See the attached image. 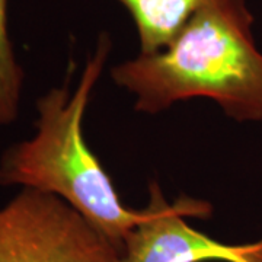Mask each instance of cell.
<instances>
[{
    "mask_svg": "<svg viewBox=\"0 0 262 262\" xmlns=\"http://www.w3.org/2000/svg\"><path fill=\"white\" fill-rule=\"evenodd\" d=\"M246 0H215L168 46L114 66L111 77L134 95V108L159 114L173 103L213 99L236 121L262 122V53Z\"/></svg>",
    "mask_w": 262,
    "mask_h": 262,
    "instance_id": "6da1fadb",
    "label": "cell"
},
{
    "mask_svg": "<svg viewBox=\"0 0 262 262\" xmlns=\"http://www.w3.org/2000/svg\"><path fill=\"white\" fill-rule=\"evenodd\" d=\"M128 10L139 35L140 54L165 48L198 10L215 0H117Z\"/></svg>",
    "mask_w": 262,
    "mask_h": 262,
    "instance_id": "5b68a950",
    "label": "cell"
},
{
    "mask_svg": "<svg viewBox=\"0 0 262 262\" xmlns=\"http://www.w3.org/2000/svg\"><path fill=\"white\" fill-rule=\"evenodd\" d=\"M150 213L124 242L122 262H262V239L253 244L219 242L187 223L208 219L213 206L204 200L179 196L168 203L158 182L149 185Z\"/></svg>",
    "mask_w": 262,
    "mask_h": 262,
    "instance_id": "277c9868",
    "label": "cell"
},
{
    "mask_svg": "<svg viewBox=\"0 0 262 262\" xmlns=\"http://www.w3.org/2000/svg\"><path fill=\"white\" fill-rule=\"evenodd\" d=\"M110 51V35L102 34L75 89L66 82L38 99L35 134L3 153L0 185H19L60 196L122 255L125 239L147 219L150 210H133L122 204L83 136L84 111Z\"/></svg>",
    "mask_w": 262,
    "mask_h": 262,
    "instance_id": "7a4b0ae2",
    "label": "cell"
},
{
    "mask_svg": "<svg viewBox=\"0 0 262 262\" xmlns=\"http://www.w3.org/2000/svg\"><path fill=\"white\" fill-rule=\"evenodd\" d=\"M0 262H122V255L64 200L22 188L0 208Z\"/></svg>",
    "mask_w": 262,
    "mask_h": 262,
    "instance_id": "3957f363",
    "label": "cell"
},
{
    "mask_svg": "<svg viewBox=\"0 0 262 262\" xmlns=\"http://www.w3.org/2000/svg\"><path fill=\"white\" fill-rule=\"evenodd\" d=\"M24 70L16 60L8 28V0H0V125L18 117Z\"/></svg>",
    "mask_w": 262,
    "mask_h": 262,
    "instance_id": "8992f818",
    "label": "cell"
}]
</instances>
